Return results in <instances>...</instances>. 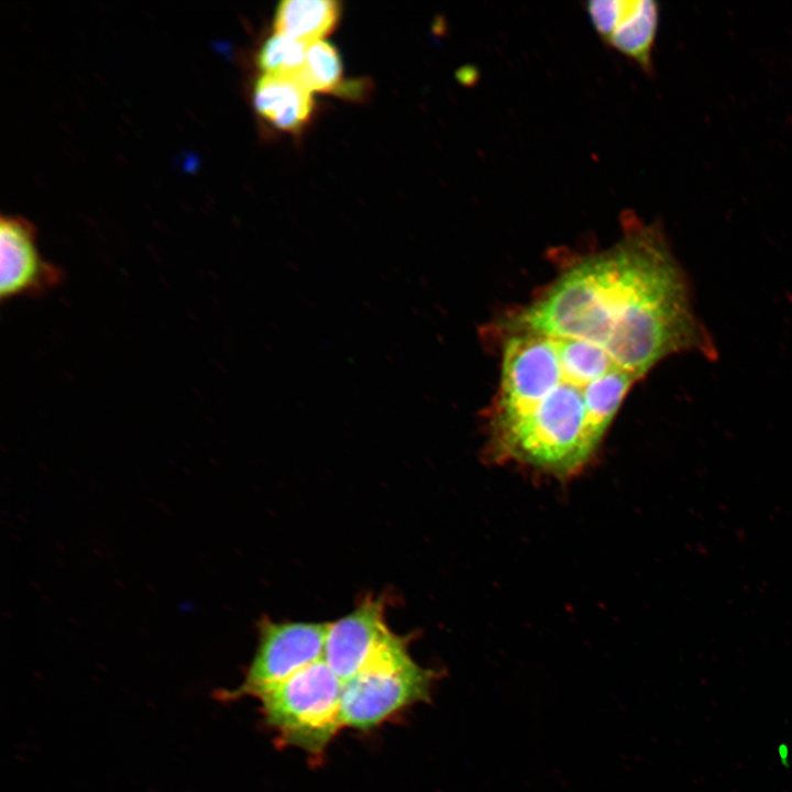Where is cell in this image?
Returning a JSON list of instances; mask_svg holds the SVG:
<instances>
[{
    "instance_id": "cell-1",
    "label": "cell",
    "mask_w": 792,
    "mask_h": 792,
    "mask_svg": "<svg viewBox=\"0 0 792 792\" xmlns=\"http://www.w3.org/2000/svg\"><path fill=\"white\" fill-rule=\"evenodd\" d=\"M498 327L492 455L563 480L590 463L657 364L689 352L716 358L662 230L640 220L624 222L615 243L565 266Z\"/></svg>"
},
{
    "instance_id": "cell-2",
    "label": "cell",
    "mask_w": 792,
    "mask_h": 792,
    "mask_svg": "<svg viewBox=\"0 0 792 792\" xmlns=\"http://www.w3.org/2000/svg\"><path fill=\"white\" fill-rule=\"evenodd\" d=\"M433 673L416 663L394 634L370 662L343 682L341 727L366 730L404 707L428 701Z\"/></svg>"
},
{
    "instance_id": "cell-3",
    "label": "cell",
    "mask_w": 792,
    "mask_h": 792,
    "mask_svg": "<svg viewBox=\"0 0 792 792\" xmlns=\"http://www.w3.org/2000/svg\"><path fill=\"white\" fill-rule=\"evenodd\" d=\"M342 686L321 659L260 697L265 722L287 744L319 752L341 727Z\"/></svg>"
},
{
    "instance_id": "cell-4",
    "label": "cell",
    "mask_w": 792,
    "mask_h": 792,
    "mask_svg": "<svg viewBox=\"0 0 792 792\" xmlns=\"http://www.w3.org/2000/svg\"><path fill=\"white\" fill-rule=\"evenodd\" d=\"M328 624L273 623L263 620L254 657L243 681L232 690H221L219 701L243 696L261 697L301 669L323 657Z\"/></svg>"
},
{
    "instance_id": "cell-5",
    "label": "cell",
    "mask_w": 792,
    "mask_h": 792,
    "mask_svg": "<svg viewBox=\"0 0 792 792\" xmlns=\"http://www.w3.org/2000/svg\"><path fill=\"white\" fill-rule=\"evenodd\" d=\"M62 271L44 261L36 246L35 229L18 217L0 220V299L40 296L56 287Z\"/></svg>"
},
{
    "instance_id": "cell-6",
    "label": "cell",
    "mask_w": 792,
    "mask_h": 792,
    "mask_svg": "<svg viewBox=\"0 0 792 792\" xmlns=\"http://www.w3.org/2000/svg\"><path fill=\"white\" fill-rule=\"evenodd\" d=\"M392 635L383 603L365 598L350 614L328 624L322 659L344 682L362 670Z\"/></svg>"
},
{
    "instance_id": "cell-7",
    "label": "cell",
    "mask_w": 792,
    "mask_h": 792,
    "mask_svg": "<svg viewBox=\"0 0 792 792\" xmlns=\"http://www.w3.org/2000/svg\"><path fill=\"white\" fill-rule=\"evenodd\" d=\"M590 21L612 48L634 61L642 70L652 69V48L659 24V7L651 0L585 3Z\"/></svg>"
},
{
    "instance_id": "cell-8",
    "label": "cell",
    "mask_w": 792,
    "mask_h": 792,
    "mask_svg": "<svg viewBox=\"0 0 792 792\" xmlns=\"http://www.w3.org/2000/svg\"><path fill=\"white\" fill-rule=\"evenodd\" d=\"M256 112L285 132H298L314 111L311 92L294 75L263 74L254 86Z\"/></svg>"
},
{
    "instance_id": "cell-9",
    "label": "cell",
    "mask_w": 792,
    "mask_h": 792,
    "mask_svg": "<svg viewBox=\"0 0 792 792\" xmlns=\"http://www.w3.org/2000/svg\"><path fill=\"white\" fill-rule=\"evenodd\" d=\"M341 3L333 0H285L274 15L275 33L304 43L321 41L336 28Z\"/></svg>"
},
{
    "instance_id": "cell-10",
    "label": "cell",
    "mask_w": 792,
    "mask_h": 792,
    "mask_svg": "<svg viewBox=\"0 0 792 792\" xmlns=\"http://www.w3.org/2000/svg\"><path fill=\"white\" fill-rule=\"evenodd\" d=\"M294 76L310 91H337L341 86L342 62L334 46L324 40L309 43Z\"/></svg>"
},
{
    "instance_id": "cell-11",
    "label": "cell",
    "mask_w": 792,
    "mask_h": 792,
    "mask_svg": "<svg viewBox=\"0 0 792 792\" xmlns=\"http://www.w3.org/2000/svg\"><path fill=\"white\" fill-rule=\"evenodd\" d=\"M308 44L275 33L265 41L257 54L258 67L268 75H294L304 62Z\"/></svg>"
}]
</instances>
